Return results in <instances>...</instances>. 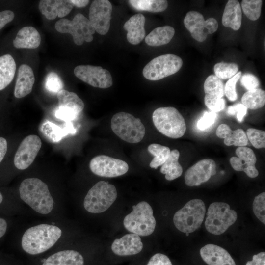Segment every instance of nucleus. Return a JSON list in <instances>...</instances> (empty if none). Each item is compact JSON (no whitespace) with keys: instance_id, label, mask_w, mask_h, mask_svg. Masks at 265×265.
Listing matches in <instances>:
<instances>
[{"instance_id":"1","label":"nucleus","mask_w":265,"mask_h":265,"mask_svg":"<svg viewBox=\"0 0 265 265\" xmlns=\"http://www.w3.org/2000/svg\"><path fill=\"white\" fill-rule=\"evenodd\" d=\"M66 224L64 219H45L27 225L19 238L21 252L32 258L58 248L66 242Z\"/></svg>"},{"instance_id":"2","label":"nucleus","mask_w":265,"mask_h":265,"mask_svg":"<svg viewBox=\"0 0 265 265\" xmlns=\"http://www.w3.org/2000/svg\"><path fill=\"white\" fill-rule=\"evenodd\" d=\"M18 194L19 200L29 213L45 219H64V203L41 179L31 177L23 179Z\"/></svg>"},{"instance_id":"3","label":"nucleus","mask_w":265,"mask_h":265,"mask_svg":"<svg viewBox=\"0 0 265 265\" xmlns=\"http://www.w3.org/2000/svg\"><path fill=\"white\" fill-rule=\"evenodd\" d=\"M152 120L156 129L161 133L170 138L181 137L186 130L183 116L173 107L156 109L152 114Z\"/></svg>"},{"instance_id":"4","label":"nucleus","mask_w":265,"mask_h":265,"mask_svg":"<svg viewBox=\"0 0 265 265\" xmlns=\"http://www.w3.org/2000/svg\"><path fill=\"white\" fill-rule=\"evenodd\" d=\"M115 186L107 182L100 181L96 183L85 195L83 206L90 213L98 214L106 211L117 198Z\"/></svg>"},{"instance_id":"5","label":"nucleus","mask_w":265,"mask_h":265,"mask_svg":"<svg viewBox=\"0 0 265 265\" xmlns=\"http://www.w3.org/2000/svg\"><path fill=\"white\" fill-rule=\"evenodd\" d=\"M156 220L150 204L141 201L132 206V211L123 220L124 227L131 233L140 236H147L153 233Z\"/></svg>"},{"instance_id":"6","label":"nucleus","mask_w":265,"mask_h":265,"mask_svg":"<svg viewBox=\"0 0 265 265\" xmlns=\"http://www.w3.org/2000/svg\"><path fill=\"white\" fill-rule=\"evenodd\" d=\"M111 128L117 136L131 144L140 142L145 134V128L141 120L125 112H118L112 116Z\"/></svg>"},{"instance_id":"7","label":"nucleus","mask_w":265,"mask_h":265,"mask_svg":"<svg viewBox=\"0 0 265 265\" xmlns=\"http://www.w3.org/2000/svg\"><path fill=\"white\" fill-rule=\"evenodd\" d=\"M205 212L204 202L199 199H192L176 212L173 216V222L180 231L189 234L200 227Z\"/></svg>"},{"instance_id":"8","label":"nucleus","mask_w":265,"mask_h":265,"mask_svg":"<svg viewBox=\"0 0 265 265\" xmlns=\"http://www.w3.org/2000/svg\"><path fill=\"white\" fill-rule=\"evenodd\" d=\"M205 221L209 233L219 235L224 233L237 220V213L224 202H213L209 206Z\"/></svg>"},{"instance_id":"9","label":"nucleus","mask_w":265,"mask_h":265,"mask_svg":"<svg viewBox=\"0 0 265 265\" xmlns=\"http://www.w3.org/2000/svg\"><path fill=\"white\" fill-rule=\"evenodd\" d=\"M55 28L59 32L71 34L77 45H82L84 41L91 42L95 32L89 19L80 13L76 14L72 20L60 19L56 22Z\"/></svg>"},{"instance_id":"10","label":"nucleus","mask_w":265,"mask_h":265,"mask_svg":"<svg viewBox=\"0 0 265 265\" xmlns=\"http://www.w3.org/2000/svg\"><path fill=\"white\" fill-rule=\"evenodd\" d=\"M181 57L173 54L159 56L151 60L143 69L142 74L146 79L158 80L177 73L182 67Z\"/></svg>"},{"instance_id":"11","label":"nucleus","mask_w":265,"mask_h":265,"mask_svg":"<svg viewBox=\"0 0 265 265\" xmlns=\"http://www.w3.org/2000/svg\"><path fill=\"white\" fill-rule=\"evenodd\" d=\"M184 23L192 38L198 42L204 41L207 35L215 32L218 26L216 19L209 18L205 20L202 14L195 11L187 13Z\"/></svg>"},{"instance_id":"12","label":"nucleus","mask_w":265,"mask_h":265,"mask_svg":"<svg viewBox=\"0 0 265 265\" xmlns=\"http://www.w3.org/2000/svg\"><path fill=\"white\" fill-rule=\"evenodd\" d=\"M58 106L54 115L65 122L75 120L84 108L83 101L74 92L62 89L57 94Z\"/></svg>"},{"instance_id":"13","label":"nucleus","mask_w":265,"mask_h":265,"mask_svg":"<svg viewBox=\"0 0 265 265\" xmlns=\"http://www.w3.org/2000/svg\"><path fill=\"white\" fill-rule=\"evenodd\" d=\"M89 168L96 175L112 178L125 174L129 166L125 161L106 155H98L90 160Z\"/></svg>"},{"instance_id":"14","label":"nucleus","mask_w":265,"mask_h":265,"mask_svg":"<svg viewBox=\"0 0 265 265\" xmlns=\"http://www.w3.org/2000/svg\"><path fill=\"white\" fill-rule=\"evenodd\" d=\"M74 73L78 78L94 87L107 88L113 84L110 72L101 66L78 65L75 68Z\"/></svg>"},{"instance_id":"15","label":"nucleus","mask_w":265,"mask_h":265,"mask_svg":"<svg viewBox=\"0 0 265 265\" xmlns=\"http://www.w3.org/2000/svg\"><path fill=\"white\" fill-rule=\"evenodd\" d=\"M42 146L39 136L31 134L26 137L20 144L14 158L15 167L20 170L28 168L33 162Z\"/></svg>"},{"instance_id":"16","label":"nucleus","mask_w":265,"mask_h":265,"mask_svg":"<svg viewBox=\"0 0 265 265\" xmlns=\"http://www.w3.org/2000/svg\"><path fill=\"white\" fill-rule=\"evenodd\" d=\"M112 10V5L107 0H95L90 5L89 20L99 34L105 35L109 31Z\"/></svg>"},{"instance_id":"17","label":"nucleus","mask_w":265,"mask_h":265,"mask_svg":"<svg viewBox=\"0 0 265 265\" xmlns=\"http://www.w3.org/2000/svg\"><path fill=\"white\" fill-rule=\"evenodd\" d=\"M216 163L210 159L199 160L187 170L185 182L189 186H195L208 181L216 173Z\"/></svg>"},{"instance_id":"18","label":"nucleus","mask_w":265,"mask_h":265,"mask_svg":"<svg viewBox=\"0 0 265 265\" xmlns=\"http://www.w3.org/2000/svg\"><path fill=\"white\" fill-rule=\"evenodd\" d=\"M235 153L238 157H232L230 163L232 168L237 171H243L250 178H255L259 172L255 167L257 161L253 151L248 147H238Z\"/></svg>"},{"instance_id":"19","label":"nucleus","mask_w":265,"mask_h":265,"mask_svg":"<svg viewBox=\"0 0 265 265\" xmlns=\"http://www.w3.org/2000/svg\"><path fill=\"white\" fill-rule=\"evenodd\" d=\"M143 243L139 236L130 233L114 240L111 245L112 252L116 255L125 256L135 255L141 252Z\"/></svg>"},{"instance_id":"20","label":"nucleus","mask_w":265,"mask_h":265,"mask_svg":"<svg viewBox=\"0 0 265 265\" xmlns=\"http://www.w3.org/2000/svg\"><path fill=\"white\" fill-rule=\"evenodd\" d=\"M200 254L208 265H236L227 251L215 244H208L202 247Z\"/></svg>"},{"instance_id":"21","label":"nucleus","mask_w":265,"mask_h":265,"mask_svg":"<svg viewBox=\"0 0 265 265\" xmlns=\"http://www.w3.org/2000/svg\"><path fill=\"white\" fill-rule=\"evenodd\" d=\"M73 7L71 0H42L40 1L38 6L41 13L49 20L66 16Z\"/></svg>"},{"instance_id":"22","label":"nucleus","mask_w":265,"mask_h":265,"mask_svg":"<svg viewBox=\"0 0 265 265\" xmlns=\"http://www.w3.org/2000/svg\"><path fill=\"white\" fill-rule=\"evenodd\" d=\"M35 81L34 73L31 68L26 65H21L18 69L14 88V95L17 98H23L32 91Z\"/></svg>"},{"instance_id":"23","label":"nucleus","mask_w":265,"mask_h":265,"mask_svg":"<svg viewBox=\"0 0 265 265\" xmlns=\"http://www.w3.org/2000/svg\"><path fill=\"white\" fill-rule=\"evenodd\" d=\"M145 18L140 13L132 16L127 21L123 27L127 31V39L132 45L138 44L145 36Z\"/></svg>"},{"instance_id":"24","label":"nucleus","mask_w":265,"mask_h":265,"mask_svg":"<svg viewBox=\"0 0 265 265\" xmlns=\"http://www.w3.org/2000/svg\"><path fill=\"white\" fill-rule=\"evenodd\" d=\"M41 132L50 141L56 143L69 134H74L76 130L71 122H66L61 126L46 120L40 127Z\"/></svg>"},{"instance_id":"25","label":"nucleus","mask_w":265,"mask_h":265,"mask_svg":"<svg viewBox=\"0 0 265 265\" xmlns=\"http://www.w3.org/2000/svg\"><path fill=\"white\" fill-rule=\"evenodd\" d=\"M216 135L218 137L224 139V143L227 146L243 147L248 144V138L243 130H232L226 124H221L217 127Z\"/></svg>"},{"instance_id":"26","label":"nucleus","mask_w":265,"mask_h":265,"mask_svg":"<svg viewBox=\"0 0 265 265\" xmlns=\"http://www.w3.org/2000/svg\"><path fill=\"white\" fill-rule=\"evenodd\" d=\"M41 43V36L38 31L33 26H26L17 33L13 41L16 48L35 49Z\"/></svg>"},{"instance_id":"27","label":"nucleus","mask_w":265,"mask_h":265,"mask_svg":"<svg viewBox=\"0 0 265 265\" xmlns=\"http://www.w3.org/2000/svg\"><path fill=\"white\" fill-rule=\"evenodd\" d=\"M241 21L242 12L239 2L237 0H228L222 16L223 25L234 30H238L240 27Z\"/></svg>"},{"instance_id":"28","label":"nucleus","mask_w":265,"mask_h":265,"mask_svg":"<svg viewBox=\"0 0 265 265\" xmlns=\"http://www.w3.org/2000/svg\"><path fill=\"white\" fill-rule=\"evenodd\" d=\"M174 34V28L170 26H159L153 29L145 38V42L151 46L164 45L171 40Z\"/></svg>"},{"instance_id":"29","label":"nucleus","mask_w":265,"mask_h":265,"mask_svg":"<svg viewBox=\"0 0 265 265\" xmlns=\"http://www.w3.org/2000/svg\"><path fill=\"white\" fill-rule=\"evenodd\" d=\"M16 69V63L11 55L6 54L0 57V90L11 82Z\"/></svg>"},{"instance_id":"30","label":"nucleus","mask_w":265,"mask_h":265,"mask_svg":"<svg viewBox=\"0 0 265 265\" xmlns=\"http://www.w3.org/2000/svg\"><path fill=\"white\" fill-rule=\"evenodd\" d=\"M180 152L177 149L170 152L169 156L165 162L161 165L160 172L165 174V178L172 181L181 176L183 168L178 162Z\"/></svg>"},{"instance_id":"31","label":"nucleus","mask_w":265,"mask_h":265,"mask_svg":"<svg viewBox=\"0 0 265 265\" xmlns=\"http://www.w3.org/2000/svg\"><path fill=\"white\" fill-rule=\"evenodd\" d=\"M129 3L135 9L150 12H161L168 7L165 0H130Z\"/></svg>"},{"instance_id":"32","label":"nucleus","mask_w":265,"mask_h":265,"mask_svg":"<svg viewBox=\"0 0 265 265\" xmlns=\"http://www.w3.org/2000/svg\"><path fill=\"white\" fill-rule=\"evenodd\" d=\"M242 104L250 109H257L263 107L265 103V92L260 88L248 90L241 98Z\"/></svg>"},{"instance_id":"33","label":"nucleus","mask_w":265,"mask_h":265,"mask_svg":"<svg viewBox=\"0 0 265 265\" xmlns=\"http://www.w3.org/2000/svg\"><path fill=\"white\" fill-rule=\"evenodd\" d=\"M204 89L205 95L213 98H222L225 94L223 82L213 75L207 78L204 83Z\"/></svg>"},{"instance_id":"34","label":"nucleus","mask_w":265,"mask_h":265,"mask_svg":"<svg viewBox=\"0 0 265 265\" xmlns=\"http://www.w3.org/2000/svg\"><path fill=\"white\" fill-rule=\"evenodd\" d=\"M147 149L148 152L154 156L149 166L155 169H157L165 162L171 152L169 147L156 143L149 145Z\"/></svg>"},{"instance_id":"35","label":"nucleus","mask_w":265,"mask_h":265,"mask_svg":"<svg viewBox=\"0 0 265 265\" xmlns=\"http://www.w3.org/2000/svg\"><path fill=\"white\" fill-rule=\"evenodd\" d=\"M263 1L261 0H243L241 7L246 16L250 20L256 21L261 15Z\"/></svg>"},{"instance_id":"36","label":"nucleus","mask_w":265,"mask_h":265,"mask_svg":"<svg viewBox=\"0 0 265 265\" xmlns=\"http://www.w3.org/2000/svg\"><path fill=\"white\" fill-rule=\"evenodd\" d=\"M215 76L219 79L226 80L234 76L238 72V67L235 63L221 62L214 66Z\"/></svg>"},{"instance_id":"37","label":"nucleus","mask_w":265,"mask_h":265,"mask_svg":"<svg viewBox=\"0 0 265 265\" xmlns=\"http://www.w3.org/2000/svg\"><path fill=\"white\" fill-rule=\"evenodd\" d=\"M247 137L252 145L257 149L265 147V132L264 131L249 128L246 132Z\"/></svg>"},{"instance_id":"38","label":"nucleus","mask_w":265,"mask_h":265,"mask_svg":"<svg viewBox=\"0 0 265 265\" xmlns=\"http://www.w3.org/2000/svg\"><path fill=\"white\" fill-rule=\"evenodd\" d=\"M45 87L50 92L57 93L63 89V83L59 76L54 72L49 73L45 79Z\"/></svg>"},{"instance_id":"39","label":"nucleus","mask_w":265,"mask_h":265,"mask_svg":"<svg viewBox=\"0 0 265 265\" xmlns=\"http://www.w3.org/2000/svg\"><path fill=\"white\" fill-rule=\"evenodd\" d=\"M253 211L256 217L265 224V192L256 196L253 202Z\"/></svg>"},{"instance_id":"40","label":"nucleus","mask_w":265,"mask_h":265,"mask_svg":"<svg viewBox=\"0 0 265 265\" xmlns=\"http://www.w3.org/2000/svg\"><path fill=\"white\" fill-rule=\"evenodd\" d=\"M241 72L239 71L230 78L224 86L225 94L227 98L231 101H234L237 99V94L236 90V85L238 81L241 76Z\"/></svg>"},{"instance_id":"41","label":"nucleus","mask_w":265,"mask_h":265,"mask_svg":"<svg viewBox=\"0 0 265 265\" xmlns=\"http://www.w3.org/2000/svg\"><path fill=\"white\" fill-rule=\"evenodd\" d=\"M216 117L217 114L216 112L205 111L202 117L197 123V128L201 131L207 129L214 124Z\"/></svg>"},{"instance_id":"42","label":"nucleus","mask_w":265,"mask_h":265,"mask_svg":"<svg viewBox=\"0 0 265 265\" xmlns=\"http://www.w3.org/2000/svg\"><path fill=\"white\" fill-rule=\"evenodd\" d=\"M204 102L207 107L214 112L223 110L225 106V100L223 98H213L205 95Z\"/></svg>"},{"instance_id":"43","label":"nucleus","mask_w":265,"mask_h":265,"mask_svg":"<svg viewBox=\"0 0 265 265\" xmlns=\"http://www.w3.org/2000/svg\"><path fill=\"white\" fill-rule=\"evenodd\" d=\"M240 82L248 91L256 89L259 85L258 78L253 74L249 73L243 75L240 79Z\"/></svg>"},{"instance_id":"44","label":"nucleus","mask_w":265,"mask_h":265,"mask_svg":"<svg viewBox=\"0 0 265 265\" xmlns=\"http://www.w3.org/2000/svg\"><path fill=\"white\" fill-rule=\"evenodd\" d=\"M147 265H172V264L166 255L157 253L150 258Z\"/></svg>"},{"instance_id":"45","label":"nucleus","mask_w":265,"mask_h":265,"mask_svg":"<svg viewBox=\"0 0 265 265\" xmlns=\"http://www.w3.org/2000/svg\"><path fill=\"white\" fill-rule=\"evenodd\" d=\"M14 18V13L11 10H7L0 12V30L7 23L12 21Z\"/></svg>"},{"instance_id":"46","label":"nucleus","mask_w":265,"mask_h":265,"mask_svg":"<svg viewBox=\"0 0 265 265\" xmlns=\"http://www.w3.org/2000/svg\"><path fill=\"white\" fill-rule=\"evenodd\" d=\"M233 106L234 112L237 113V118L239 122H241L246 114L247 108L242 104H234Z\"/></svg>"},{"instance_id":"47","label":"nucleus","mask_w":265,"mask_h":265,"mask_svg":"<svg viewBox=\"0 0 265 265\" xmlns=\"http://www.w3.org/2000/svg\"><path fill=\"white\" fill-rule=\"evenodd\" d=\"M245 265H265V252H261L254 255L252 260L248 261Z\"/></svg>"},{"instance_id":"48","label":"nucleus","mask_w":265,"mask_h":265,"mask_svg":"<svg viewBox=\"0 0 265 265\" xmlns=\"http://www.w3.org/2000/svg\"><path fill=\"white\" fill-rule=\"evenodd\" d=\"M7 149V143L6 140L0 137V163L3 159Z\"/></svg>"},{"instance_id":"49","label":"nucleus","mask_w":265,"mask_h":265,"mask_svg":"<svg viewBox=\"0 0 265 265\" xmlns=\"http://www.w3.org/2000/svg\"><path fill=\"white\" fill-rule=\"evenodd\" d=\"M8 223L6 219L0 217V238L3 237L6 233Z\"/></svg>"},{"instance_id":"50","label":"nucleus","mask_w":265,"mask_h":265,"mask_svg":"<svg viewBox=\"0 0 265 265\" xmlns=\"http://www.w3.org/2000/svg\"><path fill=\"white\" fill-rule=\"evenodd\" d=\"M71 1L74 6L79 8L86 6L89 2L88 0H71Z\"/></svg>"},{"instance_id":"51","label":"nucleus","mask_w":265,"mask_h":265,"mask_svg":"<svg viewBox=\"0 0 265 265\" xmlns=\"http://www.w3.org/2000/svg\"><path fill=\"white\" fill-rule=\"evenodd\" d=\"M3 201V197L1 192L0 191V205H1Z\"/></svg>"}]
</instances>
